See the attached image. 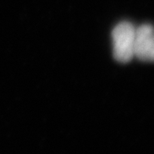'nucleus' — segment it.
<instances>
[{"label":"nucleus","instance_id":"f257e3e1","mask_svg":"<svg viewBox=\"0 0 154 154\" xmlns=\"http://www.w3.org/2000/svg\"><path fill=\"white\" fill-rule=\"evenodd\" d=\"M135 31L136 28L128 22H120L113 29V57L117 62L128 63L134 57Z\"/></svg>","mask_w":154,"mask_h":154},{"label":"nucleus","instance_id":"f03ea898","mask_svg":"<svg viewBox=\"0 0 154 154\" xmlns=\"http://www.w3.org/2000/svg\"><path fill=\"white\" fill-rule=\"evenodd\" d=\"M134 57L143 62H154V27L151 24L136 28Z\"/></svg>","mask_w":154,"mask_h":154}]
</instances>
